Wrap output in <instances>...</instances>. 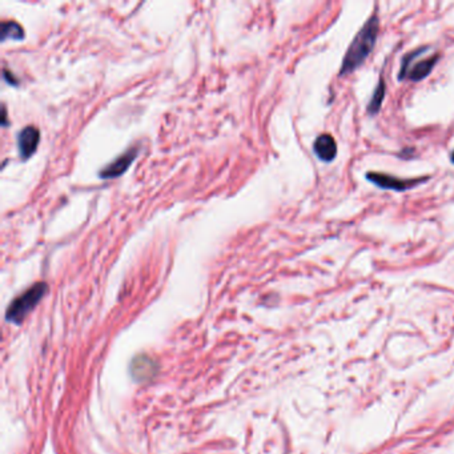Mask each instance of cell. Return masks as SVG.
I'll use <instances>...</instances> for the list:
<instances>
[{
	"mask_svg": "<svg viewBox=\"0 0 454 454\" xmlns=\"http://www.w3.org/2000/svg\"><path fill=\"white\" fill-rule=\"evenodd\" d=\"M367 179L370 183H373L383 189H393L397 192H403L409 188H413L416 185L424 183L429 177H417V179H400L387 173H378V172H369L367 173Z\"/></svg>",
	"mask_w": 454,
	"mask_h": 454,
	"instance_id": "277c9868",
	"label": "cell"
},
{
	"mask_svg": "<svg viewBox=\"0 0 454 454\" xmlns=\"http://www.w3.org/2000/svg\"><path fill=\"white\" fill-rule=\"evenodd\" d=\"M24 37V33L20 24L17 21H3L1 24V40L6 42L7 39L12 40H21Z\"/></svg>",
	"mask_w": 454,
	"mask_h": 454,
	"instance_id": "30bf717a",
	"label": "cell"
},
{
	"mask_svg": "<svg viewBox=\"0 0 454 454\" xmlns=\"http://www.w3.org/2000/svg\"><path fill=\"white\" fill-rule=\"evenodd\" d=\"M429 50V47H421L419 50L409 52L406 56L403 59L401 63V69L399 72V79L404 80V79H410L412 82H421L425 78H428V75L432 72V69L436 66V63L439 59V55H435V56H429L426 59H422L420 62L414 63V59L419 58L422 52Z\"/></svg>",
	"mask_w": 454,
	"mask_h": 454,
	"instance_id": "3957f363",
	"label": "cell"
},
{
	"mask_svg": "<svg viewBox=\"0 0 454 454\" xmlns=\"http://www.w3.org/2000/svg\"><path fill=\"white\" fill-rule=\"evenodd\" d=\"M313 150L320 160L325 163H331L335 160L337 155L336 140L329 134H322L316 139L313 144Z\"/></svg>",
	"mask_w": 454,
	"mask_h": 454,
	"instance_id": "ba28073f",
	"label": "cell"
},
{
	"mask_svg": "<svg viewBox=\"0 0 454 454\" xmlns=\"http://www.w3.org/2000/svg\"><path fill=\"white\" fill-rule=\"evenodd\" d=\"M40 141V132L36 127L27 125L17 134V148L23 160H27L34 155Z\"/></svg>",
	"mask_w": 454,
	"mask_h": 454,
	"instance_id": "52a82bcc",
	"label": "cell"
},
{
	"mask_svg": "<svg viewBox=\"0 0 454 454\" xmlns=\"http://www.w3.org/2000/svg\"><path fill=\"white\" fill-rule=\"evenodd\" d=\"M137 153H139L137 148H130L128 151L120 155L112 163H110L107 167L101 169V179H115V177L121 176L127 169L131 167Z\"/></svg>",
	"mask_w": 454,
	"mask_h": 454,
	"instance_id": "8992f818",
	"label": "cell"
},
{
	"mask_svg": "<svg viewBox=\"0 0 454 454\" xmlns=\"http://www.w3.org/2000/svg\"><path fill=\"white\" fill-rule=\"evenodd\" d=\"M49 290V286L46 283H36L17 297L7 309L6 319L12 324H21L27 315L34 309L37 303L44 297Z\"/></svg>",
	"mask_w": 454,
	"mask_h": 454,
	"instance_id": "7a4b0ae2",
	"label": "cell"
},
{
	"mask_svg": "<svg viewBox=\"0 0 454 454\" xmlns=\"http://www.w3.org/2000/svg\"><path fill=\"white\" fill-rule=\"evenodd\" d=\"M384 98H385V83H384V79H380V82L377 83V87L373 92V96L370 99L369 104H368V112L370 115H376L378 114L380 108H381V104L384 101Z\"/></svg>",
	"mask_w": 454,
	"mask_h": 454,
	"instance_id": "9c48e42d",
	"label": "cell"
},
{
	"mask_svg": "<svg viewBox=\"0 0 454 454\" xmlns=\"http://www.w3.org/2000/svg\"><path fill=\"white\" fill-rule=\"evenodd\" d=\"M378 27H380L378 17L373 14L363 26V28L354 36L349 49L347 50L340 71L341 76L352 73L354 69H357L368 59L370 52L374 49L378 36Z\"/></svg>",
	"mask_w": 454,
	"mask_h": 454,
	"instance_id": "6da1fadb",
	"label": "cell"
},
{
	"mask_svg": "<svg viewBox=\"0 0 454 454\" xmlns=\"http://www.w3.org/2000/svg\"><path fill=\"white\" fill-rule=\"evenodd\" d=\"M157 363L147 354L136 356L131 363V374L137 383H146L157 374Z\"/></svg>",
	"mask_w": 454,
	"mask_h": 454,
	"instance_id": "5b68a950",
	"label": "cell"
},
{
	"mask_svg": "<svg viewBox=\"0 0 454 454\" xmlns=\"http://www.w3.org/2000/svg\"><path fill=\"white\" fill-rule=\"evenodd\" d=\"M451 161H452V163H454V152L453 153H452V155H451Z\"/></svg>",
	"mask_w": 454,
	"mask_h": 454,
	"instance_id": "8fae6325",
	"label": "cell"
}]
</instances>
